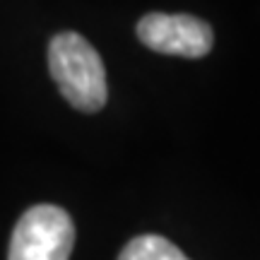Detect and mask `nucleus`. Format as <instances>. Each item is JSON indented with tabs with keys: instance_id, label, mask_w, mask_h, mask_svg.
I'll return each mask as SVG.
<instances>
[{
	"instance_id": "obj_1",
	"label": "nucleus",
	"mask_w": 260,
	"mask_h": 260,
	"mask_svg": "<svg viewBox=\"0 0 260 260\" xmlns=\"http://www.w3.org/2000/svg\"><path fill=\"white\" fill-rule=\"evenodd\" d=\"M48 70L63 99L82 113H96L109 99L102 56L84 37L60 31L48 44Z\"/></svg>"
},
{
	"instance_id": "obj_2",
	"label": "nucleus",
	"mask_w": 260,
	"mask_h": 260,
	"mask_svg": "<svg viewBox=\"0 0 260 260\" xmlns=\"http://www.w3.org/2000/svg\"><path fill=\"white\" fill-rule=\"evenodd\" d=\"M75 246L70 214L56 205H34L19 217L8 260H68Z\"/></svg>"
},
{
	"instance_id": "obj_3",
	"label": "nucleus",
	"mask_w": 260,
	"mask_h": 260,
	"mask_svg": "<svg viewBox=\"0 0 260 260\" xmlns=\"http://www.w3.org/2000/svg\"><path fill=\"white\" fill-rule=\"evenodd\" d=\"M138 39L164 56L203 58L212 51V27L193 15H167L149 12L138 22Z\"/></svg>"
},
{
	"instance_id": "obj_4",
	"label": "nucleus",
	"mask_w": 260,
	"mask_h": 260,
	"mask_svg": "<svg viewBox=\"0 0 260 260\" xmlns=\"http://www.w3.org/2000/svg\"><path fill=\"white\" fill-rule=\"evenodd\" d=\"M118 260H190V258L183 255V251L176 248L164 236L145 234V236L133 239L121 251Z\"/></svg>"
}]
</instances>
